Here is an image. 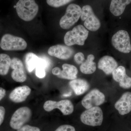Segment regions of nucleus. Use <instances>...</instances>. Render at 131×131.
<instances>
[{
	"label": "nucleus",
	"mask_w": 131,
	"mask_h": 131,
	"mask_svg": "<svg viewBox=\"0 0 131 131\" xmlns=\"http://www.w3.org/2000/svg\"><path fill=\"white\" fill-rule=\"evenodd\" d=\"M61 69L60 68L58 67H55L52 69V74L54 75L57 76L59 74V73H60V71Z\"/></svg>",
	"instance_id": "obj_28"
},
{
	"label": "nucleus",
	"mask_w": 131,
	"mask_h": 131,
	"mask_svg": "<svg viewBox=\"0 0 131 131\" xmlns=\"http://www.w3.org/2000/svg\"><path fill=\"white\" fill-rule=\"evenodd\" d=\"M80 119L83 124L87 125L100 126L103 122V112L98 106L90 108L82 113Z\"/></svg>",
	"instance_id": "obj_7"
},
{
	"label": "nucleus",
	"mask_w": 131,
	"mask_h": 131,
	"mask_svg": "<svg viewBox=\"0 0 131 131\" xmlns=\"http://www.w3.org/2000/svg\"><path fill=\"white\" fill-rule=\"evenodd\" d=\"M15 7L19 17L26 21L32 20L39 11L38 6L35 0H19Z\"/></svg>",
	"instance_id": "obj_2"
},
{
	"label": "nucleus",
	"mask_w": 131,
	"mask_h": 131,
	"mask_svg": "<svg viewBox=\"0 0 131 131\" xmlns=\"http://www.w3.org/2000/svg\"><path fill=\"white\" fill-rule=\"evenodd\" d=\"M105 96L97 89L91 90L85 95L82 101V106L86 109L98 106L105 102Z\"/></svg>",
	"instance_id": "obj_11"
},
{
	"label": "nucleus",
	"mask_w": 131,
	"mask_h": 131,
	"mask_svg": "<svg viewBox=\"0 0 131 131\" xmlns=\"http://www.w3.org/2000/svg\"><path fill=\"white\" fill-rule=\"evenodd\" d=\"M80 18L82 21H84V27L87 30L96 31L100 28V21L95 14L90 5H86L83 7Z\"/></svg>",
	"instance_id": "obj_8"
},
{
	"label": "nucleus",
	"mask_w": 131,
	"mask_h": 131,
	"mask_svg": "<svg viewBox=\"0 0 131 131\" xmlns=\"http://www.w3.org/2000/svg\"><path fill=\"white\" fill-rule=\"evenodd\" d=\"M5 109L2 106H0V126L2 124L5 118Z\"/></svg>",
	"instance_id": "obj_27"
},
{
	"label": "nucleus",
	"mask_w": 131,
	"mask_h": 131,
	"mask_svg": "<svg viewBox=\"0 0 131 131\" xmlns=\"http://www.w3.org/2000/svg\"><path fill=\"white\" fill-rule=\"evenodd\" d=\"M69 85L77 95H80L84 93L90 88L89 83L85 80L75 79L69 82Z\"/></svg>",
	"instance_id": "obj_19"
},
{
	"label": "nucleus",
	"mask_w": 131,
	"mask_h": 131,
	"mask_svg": "<svg viewBox=\"0 0 131 131\" xmlns=\"http://www.w3.org/2000/svg\"><path fill=\"white\" fill-rule=\"evenodd\" d=\"M31 92L30 87L26 85L16 87L9 94V98L15 103H21L26 100Z\"/></svg>",
	"instance_id": "obj_15"
},
{
	"label": "nucleus",
	"mask_w": 131,
	"mask_h": 131,
	"mask_svg": "<svg viewBox=\"0 0 131 131\" xmlns=\"http://www.w3.org/2000/svg\"><path fill=\"white\" fill-rule=\"evenodd\" d=\"M43 108L47 112H50L54 109L58 108L64 115L71 114L74 110L73 103L69 100H62L58 102L47 101L44 104Z\"/></svg>",
	"instance_id": "obj_10"
},
{
	"label": "nucleus",
	"mask_w": 131,
	"mask_h": 131,
	"mask_svg": "<svg viewBox=\"0 0 131 131\" xmlns=\"http://www.w3.org/2000/svg\"><path fill=\"white\" fill-rule=\"evenodd\" d=\"M81 13L82 8L79 5L74 3L69 5L59 21L60 27L64 30L69 29L78 21Z\"/></svg>",
	"instance_id": "obj_4"
},
{
	"label": "nucleus",
	"mask_w": 131,
	"mask_h": 131,
	"mask_svg": "<svg viewBox=\"0 0 131 131\" xmlns=\"http://www.w3.org/2000/svg\"><path fill=\"white\" fill-rule=\"evenodd\" d=\"M95 57L93 54H90L86 60L81 64L80 69L81 72L85 74H91L95 72L96 63L94 62Z\"/></svg>",
	"instance_id": "obj_20"
},
{
	"label": "nucleus",
	"mask_w": 131,
	"mask_h": 131,
	"mask_svg": "<svg viewBox=\"0 0 131 131\" xmlns=\"http://www.w3.org/2000/svg\"><path fill=\"white\" fill-rule=\"evenodd\" d=\"M74 0H46L47 4L52 7L58 8L63 6Z\"/></svg>",
	"instance_id": "obj_23"
},
{
	"label": "nucleus",
	"mask_w": 131,
	"mask_h": 131,
	"mask_svg": "<svg viewBox=\"0 0 131 131\" xmlns=\"http://www.w3.org/2000/svg\"><path fill=\"white\" fill-rule=\"evenodd\" d=\"M55 131H76L74 127L70 125H64L59 127Z\"/></svg>",
	"instance_id": "obj_26"
},
{
	"label": "nucleus",
	"mask_w": 131,
	"mask_h": 131,
	"mask_svg": "<svg viewBox=\"0 0 131 131\" xmlns=\"http://www.w3.org/2000/svg\"><path fill=\"white\" fill-rule=\"evenodd\" d=\"M110 10L114 16L122 20H131V0H112Z\"/></svg>",
	"instance_id": "obj_5"
},
{
	"label": "nucleus",
	"mask_w": 131,
	"mask_h": 131,
	"mask_svg": "<svg viewBox=\"0 0 131 131\" xmlns=\"http://www.w3.org/2000/svg\"><path fill=\"white\" fill-rule=\"evenodd\" d=\"M10 68L13 69L11 74L12 79L18 82H23L26 80L27 75L22 61L18 58L12 59Z\"/></svg>",
	"instance_id": "obj_12"
},
{
	"label": "nucleus",
	"mask_w": 131,
	"mask_h": 131,
	"mask_svg": "<svg viewBox=\"0 0 131 131\" xmlns=\"http://www.w3.org/2000/svg\"><path fill=\"white\" fill-rule=\"evenodd\" d=\"M32 114L31 110L29 107L19 108L12 115L9 122L10 127L15 130H18L30 120Z\"/></svg>",
	"instance_id": "obj_9"
},
{
	"label": "nucleus",
	"mask_w": 131,
	"mask_h": 131,
	"mask_svg": "<svg viewBox=\"0 0 131 131\" xmlns=\"http://www.w3.org/2000/svg\"><path fill=\"white\" fill-rule=\"evenodd\" d=\"M12 59L8 55L0 54V75H6L8 73Z\"/></svg>",
	"instance_id": "obj_22"
},
{
	"label": "nucleus",
	"mask_w": 131,
	"mask_h": 131,
	"mask_svg": "<svg viewBox=\"0 0 131 131\" xmlns=\"http://www.w3.org/2000/svg\"><path fill=\"white\" fill-rule=\"evenodd\" d=\"M89 31L82 25L74 27L72 30L66 34L64 41L66 45L70 46L74 45L83 46L88 37Z\"/></svg>",
	"instance_id": "obj_3"
},
{
	"label": "nucleus",
	"mask_w": 131,
	"mask_h": 131,
	"mask_svg": "<svg viewBox=\"0 0 131 131\" xmlns=\"http://www.w3.org/2000/svg\"><path fill=\"white\" fill-rule=\"evenodd\" d=\"M112 44L117 51L123 54L131 53V34L126 28L117 31L112 38Z\"/></svg>",
	"instance_id": "obj_1"
},
{
	"label": "nucleus",
	"mask_w": 131,
	"mask_h": 131,
	"mask_svg": "<svg viewBox=\"0 0 131 131\" xmlns=\"http://www.w3.org/2000/svg\"><path fill=\"white\" fill-rule=\"evenodd\" d=\"M62 70L60 71L57 77L62 79L73 80L76 79L78 73L77 68L74 66L69 64H63L62 66Z\"/></svg>",
	"instance_id": "obj_18"
},
{
	"label": "nucleus",
	"mask_w": 131,
	"mask_h": 131,
	"mask_svg": "<svg viewBox=\"0 0 131 131\" xmlns=\"http://www.w3.org/2000/svg\"><path fill=\"white\" fill-rule=\"evenodd\" d=\"M27 46L24 39L9 34L3 35L0 42V47L5 51L24 50L26 49Z\"/></svg>",
	"instance_id": "obj_6"
},
{
	"label": "nucleus",
	"mask_w": 131,
	"mask_h": 131,
	"mask_svg": "<svg viewBox=\"0 0 131 131\" xmlns=\"http://www.w3.org/2000/svg\"><path fill=\"white\" fill-rule=\"evenodd\" d=\"M40 61V58L32 52H29L25 57L26 68L28 72L31 73L37 67Z\"/></svg>",
	"instance_id": "obj_21"
},
{
	"label": "nucleus",
	"mask_w": 131,
	"mask_h": 131,
	"mask_svg": "<svg viewBox=\"0 0 131 131\" xmlns=\"http://www.w3.org/2000/svg\"><path fill=\"white\" fill-rule=\"evenodd\" d=\"M112 74L114 80L119 83L120 86L125 89L131 88V78L126 74L124 66H118Z\"/></svg>",
	"instance_id": "obj_14"
},
{
	"label": "nucleus",
	"mask_w": 131,
	"mask_h": 131,
	"mask_svg": "<svg viewBox=\"0 0 131 131\" xmlns=\"http://www.w3.org/2000/svg\"><path fill=\"white\" fill-rule=\"evenodd\" d=\"M118 67L117 61L113 57L105 56L102 57L98 63V68L106 75H110Z\"/></svg>",
	"instance_id": "obj_17"
},
{
	"label": "nucleus",
	"mask_w": 131,
	"mask_h": 131,
	"mask_svg": "<svg viewBox=\"0 0 131 131\" xmlns=\"http://www.w3.org/2000/svg\"><path fill=\"white\" fill-rule=\"evenodd\" d=\"M114 106L121 115L129 113L131 111V92L124 93L116 102Z\"/></svg>",
	"instance_id": "obj_16"
},
{
	"label": "nucleus",
	"mask_w": 131,
	"mask_h": 131,
	"mask_svg": "<svg viewBox=\"0 0 131 131\" xmlns=\"http://www.w3.org/2000/svg\"><path fill=\"white\" fill-rule=\"evenodd\" d=\"M74 51L67 45H57L53 46L48 49V53L50 56L62 60H67L71 57Z\"/></svg>",
	"instance_id": "obj_13"
},
{
	"label": "nucleus",
	"mask_w": 131,
	"mask_h": 131,
	"mask_svg": "<svg viewBox=\"0 0 131 131\" xmlns=\"http://www.w3.org/2000/svg\"><path fill=\"white\" fill-rule=\"evenodd\" d=\"M6 95V90L0 87V101L4 98Z\"/></svg>",
	"instance_id": "obj_29"
},
{
	"label": "nucleus",
	"mask_w": 131,
	"mask_h": 131,
	"mask_svg": "<svg viewBox=\"0 0 131 131\" xmlns=\"http://www.w3.org/2000/svg\"><path fill=\"white\" fill-rule=\"evenodd\" d=\"M17 131H40L38 127L25 125L20 128Z\"/></svg>",
	"instance_id": "obj_25"
},
{
	"label": "nucleus",
	"mask_w": 131,
	"mask_h": 131,
	"mask_svg": "<svg viewBox=\"0 0 131 131\" xmlns=\"http://www.w3.org/2000/svg\"><path fill=\"white\" fill-rule=\"evenodd\" d=\"M75 62L77 64H81L84 62V54L82 52H78L75 54L74 56Z\"/></svg>",
	"instance_id": "obj_24"
}]
</instances>
